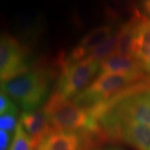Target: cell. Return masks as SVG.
Returning <instances> with one entry per match:
<instances>
[{"label":"cell","instance_id":"cell-14","mask_svg":"<svg viewBox=\"0 0 150 150\" xmlns=\"http://www.w3.org/2000/svg\"><path fill=\"white\" fill-rule=\"evenodd\" d=\"M116 44H117V35L116 33H113L106 41H104L99 46H98L94 50H93L87 57L98 61L101 64L102 61L115 53Z\"/></svg>","mask_w":150,"mask_h":150},{"label":"cell","instance_id":"cell-5","mask_svg":"<svg viewBox=\"0 0 150 150\" xmlns=\"http://www.w3.org/2000/svg\"><path fill=\"white\" fill-rule=\"evenodd\" d=\"M28 53L10 35H2L0 41V79L5 83L29 71Z\"/></svg>","mask_w":150,"mask_h":150},{"label":"cell","instance_id":"cell-11","mask_svg":"<svg viewBox=\"0 0 150 150\" xmlns=\"http://www.w3.org/2000/svg\"><path fill=\"white\" fill-rule=\"evenodd\" d=\"M104 74L145 75V71L134 57L114 53L100 64L98 74Z\"/></svg>","mask_w":150,"mask_h":150},{"label":"cell","instance_id":"cell-19","mask_svg":"<svg viewBox=\"0 0 150 150\" xmlns=\"http://www.w3.org/2000/svg\"><path fill=\"white\" fill-rule=\"evenodd\" d=\"M105 150H123L122 149L118 148V147H108Z\"/></svg>","mask_w":150,"mask_h":150},{"label":"cell","instance_id":"cell-12","mask_svg":"<svg viewBox=\"0 0 150 150\" xmlns=\"http://www.w3.org/2000/svg\"><path fill=\"white\" fill-rule=\"evenodd\" d=\"M117 44L115 54L132 56L131 48L134 36V21L132 19L124 23L116 33ZM133 57V56H132Z\"/></svg>","mask_w":150,"mask_h":150},{"label":"cell","instance_id":"cell-18","mask_svg":"<svg viewBox=\"0 0 150 150\" xmlns=\"http://www.w3.org/2000/svg\"><path fill=\"white\" fill-rule=\"evenodd\" d=\"M144 10L146 13V17L150 19V0H146L144 3Z\"/></svg>","mask_w":150,"mask_h":150},{"label":"cell","instance_id":"cell-6","mask_svg":"<svg viewBox=\"0 0 150 150\" xmlns=\"http://www.w3.org/2000/svg\"><path fill=\"white\" fill-rule=\"evenodd\" d=\"M100 125L108 138L122 139L136 150H150V125L129 120L110 121Z\"/></svg>","mask_w":150,"mask_h":150},{"label":"cell","instance_id":"cell-1","mask_svg":"<svg viewBox=\"0 0 150 150\" xmlns=\"http://www.w3.org/2000/svg\"><path fill=\"white\" fill-rule=\"evenodd\" d=\"M43 108L54 130L83 132L103 139L106 137L98 120L74 101L64 99L54 93Z\"/></svg>","mask_w":150,"mask_h":150},{"label":"cell","instance_id":"cell-16","mask_svg":"<svg viewBox=\"0 0 150 150\" xmlns=\"http://www.w3.org/2000/svg\"><path fill=\"white\" fill-rule=\"evenodd\" d=\"M6 113H18V108L16 103L10 99L5 93L1 92L0 95V114H6Z\"/></svg>","mask_w":150,"mask_h":150},{"label":"cell","instance_id":"cell-2","mask_svg":"<svg viewBox=\"0 0 150 150\" xmlns=\"http://www.w3.org/2000/svg\"><path fill=\"white\" fill-rule=\"evenodd\" d=\"M50 74L42 69L28 71L11 80L1 83V92L24 112L39 108L48 98Z\"/></svg>","mask_w":150,"mask_h":150},{"label":"cell","instance_id":"cell-17","mask_svg":"<svg viewBox=\"0 0 150 150\" xmlns=\"http://www.w3.org/2000/svg\"><path fill=\"white\" fill-rule=\"evenodd\" d=\"M11 134L4 130H0V150H8L11 144Z\"/></svg>","mask_w":150,"mask_h":150},{"label":"cell","instance_id":"cell-10","mask_svg":"<svg viewBox=\"0 0 150 150\" xmlns=\"http://www.w3.org/2000/svg\"><path fill=\"white\" fill-rule=\"evenodd\" d=\"M112 34V28L110 25L94 28L81 39L79 43L71 52L68 59L70 61H79L84 59Z\"/></svg>","mask_w":150,"mask_h":150},{"label":"cell","instance_id":"cell-8","mask_svg":"<svg viewBox=\"0 0 150 150\" xmlns=\"http://www.w3.org/2000/svg\"><path fill=\"white\" fill-rule=\"evenodd\" d=\"M134 36L131 54L142 66L145 73L150 74V19L135 11Z\"/></svg>","mask_w":150,"mask_h":150},{"label":"cell","instance_id":"cell-15","mask_svg":"<svg viewBox=\"0 0 150 150\" xmlns=\"http://www.w3.org/2000/svg\"><path fill=\"white\" fill-rule=\"evenodd\" d=\"M17 114L14 113H6L0 117V129L8 133H12L16 130L17 126Z\"/></svg>","mask_w":150,"mask_h":150},{"label":"cell","instance_id":"cell-20","mask_svg":"<svg viewBox=\"0 0 150 150\" xmlns=\"http://www.w3.org/2000/svg\"><path fill=\"white\" fill-rule=\"evenodd\" d=\"M34 150H40V149L38 148V146H37V147H36V148L34 149Z\"/></svg>","mask_w":150,"mask_h":150},{"label":"cell","instance_id":"cell-13","mask_svg":"<svg viewBox=\"0 0 150 150\" xmlns=\"http://www.w3.org/2000/svg\"><path fill=\"white\" fill-rule=\"evenodd\" d=\"M37 146L34 139L24 130L20 123H18L8 150H34Z\"/></svg>","mask_w":150,"mask_h":150},{"label":"cell","instance_id":"cell-9","mask_svg":"<svg viewBox=\"0 0 150 150\" xmlns=\"http://www.w3.org/2000/svg\"><path fill=\"white\" fill-rule=\"evenodd\" d=\"M19 123L38 145L54 129L44 108L23 112L19 118Z\"/></svg>","mask_w":150,"mask_h":150},{"label":"cell","instance_id":"cell-3","mask_svg":"<svg viewBox=\"0 0 150 150\" xmlns=\"http://www.w3.org/2000/svg\"><path fill=\"white\" fill-rule=\"evenodd\" d=\"M146 80L145 75L104 74H98L94 80L73 101L87 111L102 105L129 87Z\"/></svg>","mask_w":150,"mask_h":150},{"label":"cell","instance_id":"cell-7","mask_svg":"<svg viewBox=\"0 0 150 150\" xmlns=\"http://www.w3.org/2000/svg\"><path fill=\"white\" fill-rule=\"evenodd\" d=\"M103 138L83 132L53 130L38 145L40 150H89Z\"/></svg>","mask_w":150,"mask_h":150},{"label":"cell","instance_id":"cell-21","mask_svg":"<svg viewBox=\"0 0 150 150\" xmlns=\"http://www.w3.org/2000/svg\"><path fill=\"white\" fill-rule=\"evenodd\" d=\"M144 1H146V0H144Z\"/></svg>","mask_w":150,"mask_h":150},{"label":"cell","instance_id":"cell-4","mask_svg":"<svg viewBox=\"0 0 150 150\" xmlns=\"http://www.w3.org/2000/svg\"><path fill=\"white\" fill-rule=\"evenodd\" d=\"M61 74L54 93L64 99L75 98L98 74L100 63L86 57L79 61H62Z\"/></svg>","mask_w":150,"mask_h":150}]
</instances>
